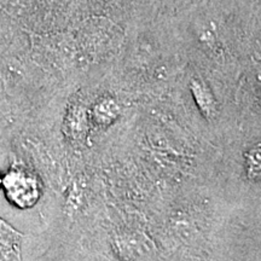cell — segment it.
Listing matches in <instances>:
<instances>
[{"label": "cell", "mask_w": 261, "mask_h": 261, "mask_svg": "<svg viewBox=\"0 0 261 261\" xmlns=\"http://www.w3.org/2000/svg\"><path fill=\"white\" fill-rule=\"evenodd\" d=\"M2 189L10 203L18 210L35 207L42 196L39 177L22 165H12L2 177Z\"/></svg>", "instance_id": "1"}, {"label": "cell", "mask_w": 261, "mask_h": 261, "mask_svg": "<svg viewBox=\"0 0 261 261\" xmlns=\"http://www.w3.org/2000/svg\"><path fill=\"white\" fill-rule=\"evenodd\" d=\"M23 233L0 218V261L22 260Z\"/></svg>", "instance_id": "2"}, {"label": "cell", "mask_w": 261, "mask_h": 261, "mask_svg": "<svg viewBox=\"0 0 261 261\" xmlns=\"http://www.w3.org/2000/svg\"><path fill=\"white\" fill-rule=\"evenodd\" d=\"M191 92L197 103L198 109L207 120H212L217 115V104L210 89L200 81H192Z\"/></svg>", "instance_id": "3"}, {"label": "cell", "mask_w": 261, "mask_h": 261, "mask_svg": "<svg viewBox=\"0 0 261 261\" xmlns=\"http://www.w3.org/2000/svg\"><path fill=\"white\" fill-rule=\"evenodd\" d=\"M119 114V107L113 99H104L94 107L93 120L99 126H109L117 119Z\"/></svg>", "instance_id": "4"}, {"label": "cell", "mask_w": 261, "mask_h": 261, "mask_svg": "<svg viewBox=\"0 0 261 261\" xmlns=\"http://www.w3.org/2000/svg\"><path fill=\"white\" fill-rule=\"evenodd\" d=\"M246 173L247 177L254 182L260 180L261 172V155H260V145L254 146L246 152Z\"/></svg>", "instance_id": "5"}, {"label": "cell", "mask_w": 261, "mask_h": 261, "mask_svg": "<svg viewBox=\"0 0 261 261\" xmlns=\"http://www.w3.org/2000/svg\"><path fill=\"white\" fill-rule=\"evenodd\" d=\"M2 177H3V174H2V172H0V189H2Z\"/></svg>", "instance_id": "6"}]
</instances>
